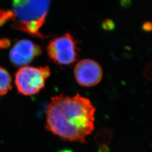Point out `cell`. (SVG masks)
<instances>
[{"mask_svg":"<svg viewBox=\"0 0 152 152\" xmlns=\"http://www.w3.org/2000/svg\"><path fill=\"white\" fill-rule=\"evenodd\" d=\"M12 18V12L10 11L0 10V26L5 24L8 20Z\"/></svg>","mask_w":152,"mask_h":152,"instance_id":"cell-8","label":"cell"},{"mask_svg":"<svg viewBox=\"0 0 152 152\" xmlns=\"http://www.w3.org/2000/svg\"><path fill=\"white\" fill-rule=\"evenodd\" d=\"M50 75V68L48 66H22L16 72L15 77L17 90L24 95H35L45 87L46 80Z\"/></svg>","mask_w":152,"mask_h":152,"instance_id":"cell-3","label":"cell"},{"mask_svg":"<svg viewBox=\"0 0 152 152\" xmlns=\"http://www.w3.org/2000/svg\"><path fill=\"white\" fill-rule=\"evenodd\" d=\"M11 88V76L5 69L0 67V96L6 94Z\"/></svg>","mask_w":152,"mask_h":152,"instance_id":"cell-7","label":"cell"},{"mask_svg":"<svg viewBox=\"0 0 152 152\" xmlns=\"http://www.w3.org/2000/svg\"><path fill=\"white\" fill-rule=\"evenodd\" d=\"M96 109L89 99L63 94L51 98L46 110L47 130L63 139L85 142L95 127Z\"/></svg>","mask_w":152,"mask_h":152,"instance_id":"cell-1","label":"cell"},{"mask_svg":"<svg viewBox=\"0 0 152 152\" xmlns=\"http://www.w3.org/2000/svg\"><path fill=\"white\" fill-rule=\"evenodd\" d=\"M149 27H151V24H149V25H148V23H147L146 24H144V25L143 29H144V30H146V31H151V28H149Z\"/></svg>","mask_w":152,"mask_h":152,"instance_id":"cell-9","label":"cell"},{"mask_svg":"<svg viewBox=\"0 0 152 152\" xmlns=\"http://www.w3.org/2000/svg\"><path fill=\"white\" fill-rule=\"evenodd\" d=\"M78 42L70 33L51 39L47 46L50 58L57 65L73 64L79 58Z\"/></svg>","mask_w":152,"mask_h":152,"instance_id":"cell-4","label":"cell"},{"mask_svg":"<svg viewBox=\"0 0 152 152\" xmlns=\"http://www.w3.org/2000/svg\"><path fill=\"white\" fill-rule=\"evenodd\" d=\"M41 53L42 50L37 44L28 39H22L12 47L9 57L13 65L22 67L30 63Z\"/></svg>","mask_w":152,"mask_h":152,"instance_id":"cell-6","label":"cell"},{"mask_svg":"<svg viewBox=\"0 0 152 152\" xmlns=\"http://www.w3.org/2000/svg\"><path fill=\"white\" fill-rule=\"evenodd\" d=\"M74 75L76 81L83 87H93L102 80L103 70L100 64L95 60L86 59L76 64Z\"/></svg>","mask_w":152,"mask_h":152,"instance_id":"cell-5","label":"cell"},{"mask_svg":"<svg viewBox=\"0 0 152 152\" xmlns=\"http://www.w3.org/2000/svg\"><path fill=\"white\" fill-rule=\"evenodd\" d=\"M51 0H12V18L14 27L41 38L39 32L48 13Z\"/></svg>","mask_w":152,"mask_h":152,"instance_id":"cell-2","label":"cell"}]
</instances>
